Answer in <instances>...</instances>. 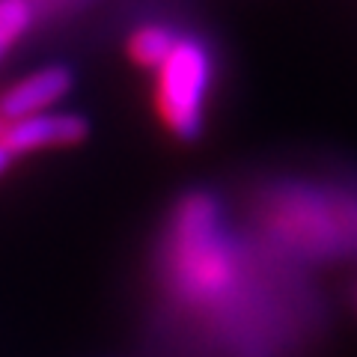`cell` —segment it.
Masks as SVG:
<instances>
[{
    "instance_id": "1",
    "label": "cell",
    "mask_w": 357,
    "mask_h": 357,
    "mask_svg": "<svg viewBox=\"0 0 357 357\" xmlns=\"http://www.w3.org/2000/svg\"><path fill=\"white\" fill-rule=\"evenodd\" d=\"M155 84V110L173 137L197 143L206 128V105L215 81V57L206 39L185 33L164 60Z\"/></svg>"
},
{
    "instance_id": "2",
    "label": "cell",
    "mask_w": 357,
    "mask_h": 357,
    "mask_svg": "<svg viewBox=\"0 0 357 357\" xmlns=\"http://www.w3.org/2000/svg\"><path fill=\"white\" fill-rule=\"evenodd\" d=\"M89 137V122L84 114H36L27 119L6 122L0 131V149L9 155H30L42 149H66L77 146Z\"/></svg>"
},
{
    "instance_id": "3",
    "label": "cell",
    "mask_w": 357,
    "mask_h": 357,
    "mask_svg": "<svg viewBox=\"0 0 357 357\" xmlns=\"http://www.w3.org/2000/svg\"><path fill=\"white\" fill-rule=\"evenodd\" d=\"M72 86H75V75L69 66L63 63L42 66V69L21 77V81H15L13 86H6L0 93V116H3V122H15L36 114H48Z\"/></svg>"
},
{
    "instance_id": "4",
    "label": "cell",
    "mask_w": 357,
    "mask_h": 357,
    "mask_svg": "<svg viewBox=\"0 0 357 357\" xmlns=\"http://www.w3.org/2000/svg\"><path fill=\"white\" fill-rule=\"evenodd\" d=\"M178 36H182V33L167 27V24H140L137 30H131V36L126 42V51L134 60V66L158 72L164 66V60L173 54Z\"/></svg>"
},
{
    "instance_id": "5",
    "label": "cell",
    "mask_w": 357,
    "mask_h": 357,
    "mask_svg": "<svg viewBox=\"0 0 357 357\" xmlns=\"http://www.w3.org/2000/svg\"><path fill=\"white\" fill-rule=\"evenodd\" d=\"M33 24V0H0V60Z\"/></svg>"
},
{
    "instance_id": "6",
    "label": "cell",
    "mask_w": 357,
    "mask_h": 357,
    "mask_svg": "<svg viewBox=\"0 0 357 357\" xmlns=\"http://www.w3.org/2000/svg\"><path fill=\"white\" fill-rule=\"evenodd\" d=\"M9 167H13V155H9L6 149H0V176H3Z\"/></svg>"
},
{
    "instance_id": "7",
    "label": "cell",
    "mask_w": 357,
    "mask_h": 357,
    "mask_svg": "<svg viewBox=\"0 0 357 357\" xmlns=\"http://www.w3.org/2000/svg\"><path fill=\"white\" fill-rule=\"evenodd\" d=\"M3 126H6V122H3V116H0V131H3Z\"/></svg>"
}]
</instances>
